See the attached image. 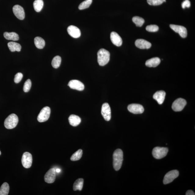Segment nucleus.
Segmentation results:
<instances>
[{
	"label": "nucleus",
	"mask_w": 195,
	"mask_h": 195,
	"mask_svg": "<svg viewBox=\"0 0 195 195\" xmlns=\"http://www.w3.org/2000/svg\"><path fill=\"white\" fill-rule=\"evenodd\" d=\"M113 167L116 171L121 168L123 160V153L121 150L117 149L114 152L113 155Z\"/></svg>",
	"instance_id": "nucleus-1"
},
{
	"label": "nucleus",
	"mask_w": 195,
	"mask_h": 195,
	"mask_svg": "<svg viewBox=\"0 0 195 195\" xmlns=\"http://www.w3.org/2000/svg\"><path fill=\"white\" fill-rule=\"evenodd\" d=\"M98 62L99 66H103L107 64L110 60V53L104 49H100L97 53Z\"/></svg>",
	"instance_id": "nucleus-2"
},
{
	"label": "nucleus",
	"mask_w": 195,
	"mask_h": 195,
	"mask_svg": "<svg viewBox=\"0 0 195 195\" xmlns=\"http://www.w3.org/2000/svg\"><path fill=\"white\" fill-rule=\"evenodd\" d=\"M19 122L17 116L15 114H11L5 120L4 125L6 128L11 129L16 127Z\"/></svg>",
	"instance_id": "nucleus-3"
},
{
	"label": "nucleus",
	"mask_w": 195,
	"mask_h": 195,
	"mask_svg": "<svg viewBox=\"0 0 195 195\" xmlns=\"http://www.w3.org/2000/svg\"><path fill=\"white\" fill-rule=\"evenodd\" d=\"M168 151L167 147H157L153 149L152 154L155 158L161 159L166 156Z\"/></svg>",
	"instance_id": "nucleus-4"
},
{
	"label": "nucleus",
	"mask_w": 195,
	"mask_h": 195,
	"mask_svg": "<svg viewBox=\"0 0 195 195\" xmlns=\"http://www.w3.org/2000/svg\"><path fill=\"white\" fill-rule=\"evenodd\" d=\"M50 108L48 106L45 107L41 110L37 117V120L40 123L46 121L50 117Z\"/></svg>",
	"instance_id": "nucleus-5"
},
{
	"label": "nucleus",
	"mask_w": 195,
	"mask_h": 195,
	"mask_svg": "<svg viewBox=\"0 0 195 195\" xmlns=\"http://www.w3.org/2000/svg\"><path fill=\"white\" fill-rule=\"evenodd\" d=\"M179 174V171L177 170L169 171L165 175L163 181V183L164 184H167L172 182L175 179L178 178Z\"/></svg>",
	"instance_id": "nucleus-6"
},
{
	"label": "nucleus",
	"mask_w": 195,
	"mask_h": 195,
	"mask_svg": "<svg viewBox=\"0 0 195 195\" xmlns=\"http://www.w3.org/2000/svg\"><path fill=\"white\" fill-rule=\"evenodd\" d=\"M33 158L32 155L28 152H25L23 153L21 159V163L23 166L26 168H30L32 164Z\"/></svg>",
	"instance_id": "nucleus-7"
},
{
	"label": "nucleus",
	"mask_w": 195,
	"mask_h": 195,
	"mask_svg": "<svg viewBox=\"0 0 195 195\" xmlns=\"http://www.w3.org/2000/svg\"><path fill=\"white\" fill-rule=\"evenodd\" d=\"M186 100L182 98H178L173 102L172 105V109L176 112L182 111L186 105Z\"/></svg>",
	"instance_id": "nucleus-8"
},
{
	"label": "nucleus",
	"mask_w": 195,
	"mask_h": 195,
	"mask_svg": "<svg viewBox=\"0 0 195 195\" xmlns=\"http://www.w3.org/2000/svg\"><path fill=\"white\" fill-rule=\"evenodd\" d=\"M101 114L106 121H109L111 119V110L109 104L104 103L102 106Z\"/></svg>",
	"instance_id": "nucleus-9"
},
{
	"label": "nucleus",
	"mask_w": 195,
	"mask_h": 195,
	"mask_svg": "<svg viewBox=\"0 0 195 195\" xmlns=\"http://www.w3.org/2000/svg\"><path fill=\"white\" fill-rule=\"evenodd\" d=\"M170 27L175 32L178 33L181 37L185 38L187 36V29L184 27L180 25L171 24Z\"/></svg>",
	"instance_id": "nucleus-10"
},
{
	"label": "nucleus",
	"mask_w": 195,
	"mask_h": 195,
	"mask_svg": "<svg viewBox=\"0 0 195 195\" xmlns=\"http://www.w3.org/2000/svg\"><path fill=\"white\" fill-rule=\"evenodd\" d=\"M128 109L131 113L135 114H142L144 111L143 106L138 104H130L128 106Z\"/></svg>",
	"instance_id": "nucleus-11"
},
{
	"label": "nucleus",
	"mask_w": 195,
	"mask_h": 195,
	"mask_svg": "<svg viewBox=\"0 0 195 195\" xmlns=\"http://www.w3.org/2000/svg\"><path fill=\"white\" fill-rule=\"evenodd\" d=\"M56 179V171L54 168H51L45 175V182L49 184H51L55 182Z\"/></svg>",
	"instance_id": "nucleus-12"
},
{
	"label": "nucleus",
	"mask_w": 195,
	"mask_h": 195,
	"mask_svg": "<svg viewBox=\"0 0 195 195\" xmlns=\"http://www.w3.org/2000/svg\"><path fill=\"white\" fill-rule=\"evenodd\" d=\"M13 11L14 14L18 19L23 20L25 17V13L24 9L20 5H16L13 7Z\"/></svg>",
	"instance_id": "nucleus-13"
},
{
	"label": "nucleus",
	"mask_w": 195,
	"mask_h": 195,
	"mask_svg": "<svg viewBox=\"0 0 195 195\" xmlns=\"http://www.w3.org/2000/svg\"><path fill=\"white\" fill-rule=\"evenodd\" d=\"M68 85L72 89L78 91H82L84 88V85L82 83L78 80H72L68 83Z\"/></svg>",
	"instance_id": "nucleus-14"
},
{
	"label": "nucleus",
	"mask_w": 195,
	"mask_h": 195,
	"mask_svg": "<svg viewBox=\"0 0 195 195\" xmlns=\"http://www.w3.org/2000/svg\"><path fill=\"white\" fill-rule=\"evenodd\" d=\"M67 31L69 34L74 38H78L81 35L80 29L74 25H70L69 27L67 28Z\"/></svg>",
	"instance_id": "nucleus-15"
},
{
	"label": "nucleus",
	"mask_w": 195,
	"mask_h": 195,
	"mask_svg": "<svg viewBox=\"0 0 195 195\" xmlns=\"http://www.w3.org/2000/svg\"><path fill=\"white\" fill-rule=\"evenodd\" d=\"M135 45L137 48L140 49H149L151 48V44L150 42L143 39H138L135 42Z\"/></svg>",
	"instance_id": "nucleus-16"
},
{
	"label": "nucleus",
	"mask_w": 195,
	"mask_h": 195,
	"mask_svg": "<svg viewBox=\"0 0 195 195\" xmlns=\"http://www.w3.org/2000/svg\"><path fill=\"white\" fill-rule=\"evenodd\" d=\"M110 38L112 43L117 46H121L123 43L121 37L115 32H112L110 35Z\"/></svg>",
	"instance_id": "nucleus-17"
},
{
	"label": "nucleus",
	"mask_w": 195,
	"mask_h": 195,
	"mask_svg": "<svg viewBox=\"0 0 195 195\" xmlns=\"http://www.w3.org/2000/svg\"><path fill=\"white\" fill-rule=\"evenodd\" d=\"M165 94H166L164 91L161 90V91H157L155 92L153 97V99L157 101L159 104H161L164 101Z\"/></svg>",
	"instance_id": "nucleus-18"
},
{
	"label": "nucleus",
	"mask_w": 195,
	"mask_h": 195,
	"mask_svg": "<svg viewBox=\"0 0 195 195\" xmlns=\"http://www.w3.org/2000/svg\"><path fill=\"white\" fill-rule=\"evenodd\" d=\"M160 63V59L157 57H155L147 60L145 64L149 67H155L158 66Z\"/></svg>",
	"instance_id": "nucleus-19"
},
{
	"label": "nucleus",
	"mask_w": 195,
	"mask_h": 195,
	"mask_svg": "<svg viewBox=\"0 0 195 195\" xmlns=\"http://www.w3.org/2000/svg\"><path fill=\"white\" fill-rule=\"evenodd\" d=\"M69 121L70 125L73 127H76L81 122V119L78 116L71 115L68 118Z\"/></svg>",
	"instance_id": "nucleus-20"
},
{
	"label": "nucleus",
	"mask_w": 195,
	"mask_h": 195,
	"mask_svg": "<svg viewBox=\"0 0 195 195\" xmlns=\"http://www.w3.org/2000/svg\"><path fill=\"white\" fill-rule=\"evenodd\" d=\"M9 50L11 52H13L17 51L20 52L21 51V47L20 44L15 42H11L8 43Z\"/></svg>",
	"instance_id": "nucleus-21"
},
{
	"label": "nucleus",
	"mask_w": 195,
	"mask_h": 195,
	"mask_svg": "<svg viewBox=\"0 0 195 195\" xmlns=\"http://www.w3.org/2000/svg\"><path fill=\"white\" fill-rule=\"evenodd\" d=\"M3 35L5 38L7 40L17 41L19 39L18 34L15 32H5Z\"/></svg>",
	"instance_id": "nucleus-22"
},
{
	"label": "nucleus",
	"mask_w": 195,
	"mask_h": 195,
	"mask_svg": "<svg viewBox=\"0 0 195 195\" xmlns=\"http://www.w3.org/2000/svg\"><path fill=\"white\" fill-rule=\"evenodd\" d=\"M34 42L35 46L38 49H42L45 46V41L40 37H35L34 39Z\"/></svg>",
	"instance_id": "nucleus-23"
},
{
	"label": "nucleus",
	"mask_w": 195,
	"mask_h": 195,
	"mask_svg": "<svg viewBox=\"0 0 195 195\" xmlns=\"http://www.w3.org/2000/svg\"><path fill=\"white\" fill-rule=\"evenodd\" d=\"M84 184V179H78L74 183L73 190L74 191L82 190Z\"/></svg>",
	"instance_id": "nucleus-24"
},
{
	"label": "nucleus",
	"mask_w": 195,
	"mask_h": 195,
	"mask_svg": "<svg viewBox=\"0 0 195 195\" xmlns=\"http://www.w3.org/2000/svg\"><path fill=\"white\" fill-rule=\"evenodd\" d=\"M43 0H35L33 3V7L35 11L39 13L41 11L43 6Z\"/></svg>",
	"instance_id": "nucleus-25"
},
{
	"label": "nucleus",
	"mask_w": 195,
	"mask_h": 195,
	"mask_svg": "<svg viewBox=\"0 0 195 195\" xmlns=\"http://www.w3.org/2000/svg\"><path fill=\"white\" fill-rule=\"evenodd\" d=\"M9 190V186L7 182H4L0 188V195H8Z\"/></svg>",
	"instance_id": "nucleus-26"
},
{
	"label": "nucleus",
	"mask_w": 195,
	"mask_h": 195,
	"mask_svg": "<svg viewBox=\"0 0 195 195\" xmlns=\"http://www.w3.org/2000/svg\"><path fill=\"white\" fill-rule=\"evenodd\" d=\"M83 154L82 150L79 149L74 153L70 157V160L72 161H77L81 158Z\"/></svg>",
	"instance_id": "nucleus-27"
},
{
	"label": "nucleus",
	"mask_w": 195,
	"mask_h": 195,
	"mask_svg": "<svg viewBox=\"0 0 195 195\" xmlns=\"http://www.w3.org/2000/svg\"><path fill=\"white\" fill-rule=\"evenodd\" d=\"M132 21L135 23L136 26L141 27L145 23V20L143 18L139 16H135L133 18Z\"/></svg>",
	"instance_id": "nucleus-28"
},
{
	"label": "nucleus",
	"mask_w": 195,
	"mask_h": 195,
	"mask_svg": "<svg viewBox=\"0 0 195 195\" xmlns=\"http://www.w3.org/2000/svg\"><path fill=\"white\" fill-rule=\"evenodd\" d=\"M61 57L59 56H55L52 61V64L53 67L58 68L60 67L61 63Z\"/></svg>",
	"instance_id": "nucleus-29"
},
{
	"label": "nucleus",
	"mask_w": 195,
	"mask_h": 195,
	"mask_svg": "<svg viewBox=\"0 0 195 195\" xmlns=\"http://www.w3.org/2000/svg\"><path fill=\"white\" fill-rule=\"evenodd\" d=\"M92 0H85L80 4L78 6L80 10L88 8L90 7L92 3Z\"/></svg>",
	"instance_id": "nucleus-30"
},
{
	"label": "nucleus",
	"mask_w": 195,
	"mask_h": 195,
	"mask_svg": "<svg viewBox=\"0 0 195 195\" xmlns=\"http://www.w3.org/2000/svg\"><path fill=\"white\" fill-rule=\"evenodd\" d=\"M165 2V0H147V3L151 5H160Z\"/></svg>",
	"instance_id": "nucleus-31"
},
{
	"label": "nucleus",
	"mask_w": 195,
	"mask_h": 195,
	"mask_svg": "<svg viewBox=\"0 0 195 195\" xmlns=\"http://www.w3.org/2000/svg\"><path fill=\"white\" fill-rule=\"evenodd\" d=\"M31 86V82L30 79L27 80L23 85V90L25 92H28L30 90Z\"/></svg>",
	"instance_id": "nucleus-32"
},
{
	"label": "nucleus",
	"mask_w": 195,
	"mask_h": 195,
	"mask_svg": "<svg viewBox=\"0 0 195 195\" xmlns=\"http://www.w3.org/2000/svg\"><path fill=\"white\" fill-rule=\"evenodd\" d=\"M146 29L149 32H155L159 30V27L157 25H151L147 26Z\"/></svg>",
	"instance_id": "nucleus-33"
},
{
	"label": "nucleus",
	"mask_w": 195,
	"mask_h": 195,
	"mask_svg": "<svg viewBox=\"0 0 195 195\" xmlns=\"http://www.w3.org/2000/svg\"><path fill=\"white\" fill-rule=\"evenodd\" d=\"M23 78V74L21 73H18L15 75L14 78V82L16 83H19L21 81Z\"/></svg>",
	"instance_id": "nucleus-34"
},
{
	"label": "nucleus",
	"mask_w": 195,
	"mask_h": 195,
	"mask_svg": "<svg viewBox=\"0 0 195 195\" xmlns=\"http://www.w3.org/2000/svg\"><path fill=\"white\" fill-rule=\"evenodd\" d=\"M190 1L189 0H185L182 3V7L183 9H185L186 7H190Z\"/></svg>",
	"instance_id": "nucleus-35"
},
{
	"label": "nucleus",
	"mask_w": 195,
	"mask_h": 195,
	"mask_svg": "<svg viewBox=\"0 0 195 195\" xmlns=\"http://www.w3.org/2000/svg\"><path fill=\"white\" fill-rule=\"evenodd\" d=\"M195 193L192 190H189L187 191L186 193V195H194Z\"/></svg>",
	"instance_id": "nucleus-36"
},
{
	"label": "nucleus",
	"mask_w": 195,
	"mask_h": 195,
	"mask_svg": "<svg viewBox=\"0 0 195 195\" xmlns=\"http://www.w3.org/2000/svg\"><path fill=\"white\" fill-rule=\"evenodd\" d=\"M56 172L59 173L60 172L61 170L60 169V168H57L56 169Z\"/></svg>",
	"instance_id": "nucleus-37"
},
{
	"label": "nucleus",
	"mask_w": 195,
	"mask_h": 195,
	"mask_svg": "<svg viewBox=\"0 0 195 195\" xmlns=\"http://www.w3.org/2000/svg\"><path fill=\"white\" fill-rule=\"evenodd\" d=\"M1 151H0V155H1Z\"/></svg>",
	"instance_id": "nucleus-38"
}]
</instances>
